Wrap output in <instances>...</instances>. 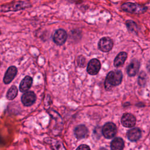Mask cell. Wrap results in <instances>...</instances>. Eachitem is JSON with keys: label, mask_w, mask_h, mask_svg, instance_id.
<instances>
[{"label": "cell", "mask_w": 150, "mask_h": 150, "mask_svg": "<svg viewBox=\"0 0 150 150\" xmlns=\"http://www.w3.org/2000/svg\"><path fill=\"white\" fill-rule=\"evenodd\" d=\"M111 150H122L124 146V140L120 137L114 138L111 142Z\"/></svg>", "instance_id": "14"}, {"label": "cell", "mask_w": 150, "mask_h": 150, "mask_svg": "<svg viewBox=\"0 0 150 150\" xmlns=\"http://www.w3.org/2000/svg\"><path fill=\"white\" fill-rule=\"evenodd\" d=\"M77 63L79 66H84V65L86 63V59L84 57H83L82 56H80L78 57L77 59Z\"/></svg>", "instance_id": "20"}, {"label": "cell", "mask_w": 150, "mask_h": 150, "mask_svg": "<svg viewBox=\"0 0 150 150\" xmlns=\"http://www.w3.org/2000/svg\"><path fill=\"white\" fill-rule=\"evenodd\" d=\"M122 79V73L120 70H112L110 71L105 78V88L107 90L114 86H118L121 84Z\"/></svg>", "instance_id": "1"}, {"label": "cell", "mask_w": 150, "mask_h": 150, "mask_svg": "<svg viewBox=\"0 0 150 150\" xmlns=\"http://www.w3.org/2000/svg\"><path fill=\"white\" fill-rule=\"evenodd\" d=\"M127 54L126 52H121L119 53L114 59V65L117 67L122 66L125 60L127 59Z\"/></svg>", "instance_id": "15"}, {"label": "cell", "mask_w": 150, "mask_h": 150, "mask_svg": "<svg viewBox=\"0 0 150 150\" xmlns=\"http://www.w3.org/2000/svg\"><path fill=\"white\" fill-rule=\"evenodd\" d=\"M18 90L17 87L15 86H12L7 91L6 96L7 99L9 100H13L16 97L18 94Z\"/></svg>", "instance_id": "16"}, {"label": "cell", "mask_w": 150, "mask_h": 150, "mask_svg": "<svg viewBox=\"0 0 150 150\" xmlns=\"http://www.w3.org/2000/svg\"><path fill=\"white\" fill-rule=\"evenodd\" d=\"M141 137V131L138 128H133L127 132V137L131 141L134 142L138 140Z\"/></svg>", "instance_id": "13"}, {"label": "cell", "mask_w": 150, "mask_h": 150, "mask_svg": "<svg viewBox=\"0 0 150 150\" xmlns=\"http://www.w3.org/2000/svg\"><path fill=\"white\" fill-rule=\"evenodd\" d=\"M100 69V62L97 59H93L90 60L88 63L87 71L90 75H96L99 72Z\"/></svg>", "instance_id": "6"}, {"label": "cell", "mask_w": 150, "mask_h": 150, "mask_svg": "<svg viewBox=\"0 0 150 150\" xmlns=\"http://www.w3.org/2000/svg\"><path fill=\"white\" fill-rule=\"evenodd\" d=\"M121 122L123 126L127 128H131L135 125L136 123V118L132 114L130 113H125L122 116Z\"/></svg>", "instance_id": "8"}, {"label": "cell", "mask_w": 150, "mask_h": 150, "mask_svg": "<svg viewBox=\"0 0 150 150\" xmlns=\"http://www.w3.org/2000/svg\"><path fill=\"white\" fill-rule=\"evenodd\" d=\"M17 68L14 66H10L6 71L4 77V83L5 84L10 83L15 77L17 74Z\"/></svg>", "instance_id": "9"}, {"label": "cell", "mask_w": 150, "mask_h": 150, "mask_svg": "<svg viewBox=\"0 0 150 150\" xmlns=\"http://www.w3.org/2000/svg\"><path fill=\"white\" fill-rule=\"evenodd\" d=\"M51 146L53 150H66L62 142L57 140H50Z\"/></svg>", "instance_id": "17"}, {"label": "cell", "mask_w": 150, "mask_h": 150, "mask_svg": "<svg viewBox=\"0 0 150 150\" xmlns=\"http://www.w3.org/2000/svg\"><path fill=\"white\" fill-rule=\"evenodd\" d=\"M76 150H90V148L88 145L85 144H82L79 146L76 149Z\"/></svg>", "instance_id": "21"}, {"label": "cell", "mask_w": 150, "mask_h": 150, "mask_svg": "<svg viewBox=\"0 0 150 150\" xmlns=\"http://www.w3.org/2000/svg\"><path fill=\"white\" fill-rule=\"evenodd\" d=\"M139 68V62L137 60H132L127 68V74L129 76H134L137 74Z\"/></svg>", "instance_id": "11"}, {"label": "cell", "mask_w": 150, "mask_h": 150, "mask_svg": "<svg viewBox=\"0 0 150 150\" xmlns=\"http://www.w3.org/2000/svg\"><path fill=\"white\" fill-rule=\"evenodd\" d=\"M145 73H144V72H142L140 74H139V78H138V83L140 86H143L144 84H145Z\"/></svg>", "instance_id": "19"}, {"label": "cell", "mask_w": 150, "mask_h": 150, "mask_svg": "<svg viewBox=\"0 0 150 150\" xmlns=\"http://www.w3.org/2000/svg\"><path fill=\"white\" fill-rule=\"evenodd\" d=\"M98 150H107V149H105V148H100Z\"/></svg>", "instance_id": "22"}, {"label": "cell", "mask_w": 150, "mask_h": 150, "mask_svg": "<svg viewBox=\"0 0 150 150\" xmlns=\"http://www.w3.org/2000/svg\"><path fill=\"white\" fill-rule=\"evenodd\" d=\"M74 132L77 138L82 139L87 136L88 129L84 125H79L74 128Z\"/></svg>", "instance_id": "12"}, {"label": "cell", "mask_w": 150, "mask_h": 150, "mask_svg": "<svg viewBox=\"0 0 150 150\" xmlns=\"http://www.w3.org/2000/svg\"><path fill=\"white\" fill-rule=\"evenodd\" d=\"M121 8L123 11L131 13H140L146 10V8L144 6L131 2L124 3L121 5Z\"/></svg>", "instance_id": "2"}, {"label": "cell", "mask_w": 150, "mask_h": 150, "mask_svg": "<svg viewBox=\"0 0 150 150\" xmlns=\"http://www.w3.org/2000/svg\"><path fill=\"white\" fill-rule=\"evenodd\" d=\"M33 82L32 78L29 76H26L21 81L19 84V90L21 92H27L32 86Z\"/></svg>", "instance_id": "10"}, {"label": "cell", "mask_w": 150, "mask_h": 150, "mask_svg": "<svg viewBox=\"0 0 150 150\" xmlns=\"http://www.w3.org/2000/svg\"><path fill=\"white\" fill-rule=\"evenodd\" d=\"M113 47V41L109 37H104L100 39L98 43V49L104 52L110 51Z\"/></svg>", "instance_id": "4"}, {"label": "cell", "mask_w": 150, "mask_h": 150, "mask_svg": "<svg viewBox=\"0 0 150 150\" xmlns=\"http://www.w3.org/2000/svg\"><path fill=\"white\" fill-rule=\"evenodd\" d=\"M126 25L128 30L131 32H136L138 29L137 24L132 21L129 20L126 22Z\"/></svg>", "instance_id": "18"}, {"label": "cell", "mask_w": 150, "mask_h": 150, "mask_svg": "<svg viewBox=\"0 0 150 150\" xmlns=\"http://www.w3.org/2000/svg\"><path fill=\"white\" fill-rule=\"evenodd\" d=\"M67 34L66 32L63 29H59L56 30L53 35V40L54 42L57 45H62L67 40Z\"/></svg>", "instance_id": "5"}, {"label": "cell", "mask_w": 150, "mask_h": 150, "mask_svg": "<svg viewBox=\"0 0 150 150\" xmlns=\"http://www.w3.org/2000/svg\"><path fill=\"white\" fill-rule=\"evenodd\" d=\"M36 94L31 91L25 93L21 97V101L22 104L26 107L32 105L36 101Z\"/></svg>", "instance_id": "7"}, {"label": "cell", "mask_w": 150, "mask_h": 150, "mask_svg": "<svg viewBox=\"0 0 150 150\" xmlns=\"http://www.w3.org/2000/svg\"><path fill=\"white\" fill-rule=\"evenodd\" d=\"M117 131L116 125L114 123L109 122L104 125L101 129V132L105 138L111 139L116 135Z\"/></svg>", "instance_id": "3"}]
</instances>
